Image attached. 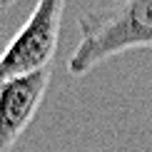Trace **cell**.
<instances>
[{
  "label": "cell",
  "instance_id": "6da1fadb",
  "mask_svg": "<svg viewBox=\"0 0 152 152\" xmlns=\"http://www.w3.org/2000/svg\"><path fill=\"white\" fill-rule=\"evenodd\" d=\"M77 30L80 40L67 60V70L82 77L115 55L152 50V0H117L90 10L80 15Z\"/></svg>",
  "mask_w": 152,
  "mask_h": 152
},
{
  "label": "cell",
  "instance_id": "7a4b0ae2",
  "mask_svg": "<svg viewBox=\"0 0 152 152\" xmlns=\"http://www.w3.org/2000/svg\"><path fill=\"white\" fill-rule=\"evenodd\" d=\"M67 0H37L33 12L0 55V85L20 75L50 67L60 40V23Z\"/></svg>",
  "mask_w": 152,
  "mask_h": 152
},
{
  "label": "cell",
  "instance_id": "3957f363",
  "mask_svg": "<svg viewBox=\"0 0 152 152\" xmlns=\"http://www.w3.org/2000/svg\"><path fill=\"white\" fill-rule=\"evenodd\" d=\"M50 75V67H42L0 85V152H10L33 122L48 95Z\"/></svg>",
  "mask_w": 152,
  "mask_h": 152
},
{
  "label": "cell",
  "instance_id": "277c9868",
  "mask_svg": "<svg viewBox=\"0 0 152 152\" xmlns=\"http://www.w3.org/2000/svg\"><path fill=\"white\" fill-rule=\"evenodd\" d=\"M8 3H10V0H0V5H8Z\"/></svg>",
  "mask_w": 152,
  "mask_h": 152
}]
</instances>
